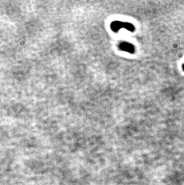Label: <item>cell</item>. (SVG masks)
Instances as JSON below:
<instances>
[{"mask_svg": "<svg viewBox=\"0 0 184 185\" xmlns=\"http://www.w3.org/2000/svg\"><path fill=\"white\" fill-rule=\"evenodd\" d=\"M111 28L115 32H118L121 28H125L130 32H133L135 30V27L133 24L120 21H114L112 22L111 24Z\"/></svg>", "mask_w": 184, "mask_h": 185, "instance_id": "cell-1", "label": "cell"}, {"mask_svg": "<svg viewBox=\"0 0 184 185\" xmlns=\"http://www.w3.org/2000/svg\"><path fill=\"white\" fill-rule=\"evenodd\" d=\"M119 48L122 51L127 52L130 53H133L135 51V46L132 44L127 42H122L120 43L119 45Z\"/></svg>", "mask_w": 184, "mask_h": 185, "instance_id": "cell-2", "label": "cell"}, {"mask_svg": "<svg viewBox=\"0 0 184 185\" xmlns=\"http://www.w3.org/2000/svg\"><path fill=\"white\" fill-rule=\"evenodd\" d=\"M182 69L183 70V71H184V65H182Z\"/></svg>", "mask_w": 184, "mask_h": 185, "instance_id": "cell-3", "label": "cell"}]
</instances>
